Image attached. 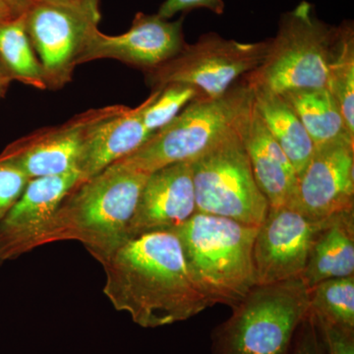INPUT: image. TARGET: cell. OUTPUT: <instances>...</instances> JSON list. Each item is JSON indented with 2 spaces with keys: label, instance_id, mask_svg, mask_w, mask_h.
Returning <instances> with one entry per match:
<instances>
[{
  "label": "cell",
  "instance_id": "obj_1",
  "mask_svg": "<svg viewBox=\"0 0 354 354\" xmlns=\"http://www.w3.org/2000/svg\"><path fill=\"white\" fill-rule=\"evenodd\" d=\"M95 260L106 274L104 295L140 327L183 322L212 306L191 277L174 232L127 239Z\"/></svg>",
  "mask_w": 354,
  "mask_h": 354
},
{
  "label": "cell",
  "instance_id": "obj_2",
  "mask_svg": "<svg viewBox=\"0 0 354 354\" xmlns=\"http://www.w3.org/2000/svg\"><path fill=\"white\" fill-rule=\"evenodd\" d=\"M147 174L113 162L67 193L36 248L53 242H81L97 259L127 241V230Z\"/></svg>",
  "mask_w": 354,
  "mask_h": 354
},
{
  "label": "cell",
  "instance_id": "obj_3",
  "mask_svg": "<svg viewBox=\"0 0 354 354\" xmlns=\"http://www.w3.org/2000/svg\"><path fill=\"white\" fill-rule=\"evenodd\" d=\"M258 227L196 213L174 230L191 277L212 305L234 307L256 286L253 246Z\"/></svg>",
  "mask_w": 354,
  "mask_h": 354
},
{
  "label": "cell",
  "instance_id": "obj_4",
  "mask_svg": "<svg viewBox=\"0 0 354 354\" xmlns=\"http://www.w3.org/2000/svg\"><path fill=\"white\" fill-rule=\"evenodd\" d=\"M252 102V88L243 77L225 94L190 102L138 150L115 162L149 176L167 165L194 162L241 127Z\"/></svg>",
  "mask_w": 354,
  "mask_h": 354
},
{
  "label": "cell",
  "instance_id": "obj_5",
  "mask_svg": "<svg viewBox=\"0 0 354 354\" xmlns=\"http://www.w3.org/2000/svg\"><path fill=\"white\" fill-rule=\"evenodd\" d=\"M310 312L301 278L255 286L212 335L211 354H290Z\"/></svg>",
  "mask_w": 354,
  "mask_h": 354
},
{
  "label": "cell",
  "instance_id": "obj_6",
  "mask_svg": "<svg viewBox=\"0 0 354 354\" xmlns=\"http://www.w3.org/2000/svg\"><path fill=\"white\" fill-rule=\"evenodd\" d=\"M337 32V26L319 19L313 4L304 0L281 14L264 60L245 76L247 82L278 94L326 88Z\"/></svg>",
  "mask_w": 354,
  "mask_h": 354
},
{
  "label": "cell",
  "instance_id": "obj_7",
  "mask_svg": "<svg viewBox=\"0 0 354 354\" xmlns=\"http://www.w3.org/2000/svg\"><path fill=\"white\" fill-rule=\"evenodd\" d=\"M243 123L192 162L196 209L197 213L258 227L265 220L270 205L254 178L242 139Z\"/></svg>",
  "mask_w": 354,
  "mask_h": 354
},
{
  "label": "cell",
  "instance_id": "obj_8",
  "mask_svg": "<svg viewBox=\"0 0 354 354\" xmlns=\"http://www.w3.org/2000/svg\"><path fill=\"white\" fill-rule=\"evenodd\" d=\"M268 48L269 39L239 43L216 32H207L196 43L186 44L169 62L145 72L146 83L153 91L167 84H188L199 88L206 97H218L258 68Z\"/></svg>",
  "mask_w": 354,
  "mask_h": 354
},
{
  "label": "cell",
  "instance_id": "obj_9",
  "mask_svg": "<svg viewBox=\"0 0 354 354\" xmlns=\"http://www.w3.org/2000/svg\"><path fill=\"white\" fill-rule=\"evenodd\" d=\"M26 31L36 51L46 88L59 90L74 70L100 19L67 7L36 1L24 14Z\"/></svg>",
  "mask_w": 354,
  "mask_h": 354
},
{
  "label": "cell",
  "instance_id": "obj_10",
  "mask_svg": "<svg viewBox=\"0 0 354 354\" xmlns=\"http://www.w3.org/2000/svg\"><path fill=\"white\" fill-rule=\"evenodd\" d=\"M125 108L115 104L90 109L64 124L41 128L9 144L0 153V160L20 169L30 180L74 171L90 132Z\"/></svg>",
  "mask_w": 354,
  "mask_h": 354
},
{
  "label": "cell",
  "instance_id": "obj_11",
  "mask_svg": "<svg viewBox=\"0 0 354 354\" xmlns=\"http://www.w3.org/2000/svg\"><path fill=\"white\" fill-rule=\"evenodd\" d=\"M288 207H270L253 246L256 286L301 278L312 244L325 225Z\"/></svg>",
  "mask_w": 354,
  "mask_h": 354
},
{
  "label": "cell",
  "instance_id": "obj_12",
  "mask_svg": "<svg viewBox=\"0 0 354 354\" xmlns=\"http://www.w3.org/2000/svg\"><path fill=\"white\" fill-rule=\"evenodd\" d=\"M184 16L169 21L158 14L138 12L124 34L109 36L95 29L80 64L97 59H115L145 72L157 68L180 53L185 46Z\"/></svg>",
  "mask_w": 354,
  "mask_h": 354
},
{
  "label": "cell",
  "instance_id": "obj_13",
  "mask_svg": "<svg viewBox=\"0 0 354 354\" xmlns=\"http://www.w3.org/2000/svg\"><path fill=\"white\" fill-rule=\"evenodd\" d=\"M288 208L316 221L354 208V141L315 148Z\"/></svg>",
  "mask_w": 354,
  "mask_h": 354
},
{
  "label": "cell",
  "instance_id": "obj_14",
  "mask_svg": "<svg viewBox=\"0 0 354 354\" xmlns=\"http://www.w3.org/2000/svg\"><path fill=\"white\" fill-rule=\"evenodd\" d=\"M197 213L192 162H176L147 177L127 230V239L174 232Z\"/></svg>",
  "mask_w": 354,
  "mask_h": 354
},
{
  "label": "cell",
  "instance_id": "obj_15",
  "mask_svg": "<svg viewBox=\"0 0 354 354\" xmlns=\"http://www.w3.org/2000/svg\"><path fill=\"white\" fill-rule=\"evenodd\" d=\"M77 169L31 179L0 223V268L36 249L37 241L58 206L77 183Z\"/></svg>",
  "mask_w": 354,
  "mask_h": 354
},
{
  "label": "cell",
  "instance_id": "obj_16",
  "mask_svg": "<svg viewBox=\"0 0 354 354\" xmlns=\"http://www.w3.org/2000/svg\"><path fill=\"white\" fill-rule=\"evenodd\" d=\"M254 178L270 207H290L297 188L290 160L266 127L254 104L241 129Z\"/></svg>",
  "mask_w": 354,
  "mask_h": 354
},
{
  "label": "cell",
  "instance_id": "obj_17",
  "mask_svg": "<svg viewBox=\"0 0 354 354\" xmlns=\"http://www.w3.org/2000/svg\"><path fill=\"white\" fill-rule=\"evenodd\" d=\"M147 102L148 100L135 109L127 106L121 113L100 122L90 132L76 165L79 183L131 155L152 136L142 120Z\"/></svg>",
  "mask_w": 354,
  "mask_h": 354
},
{
  "label": "cell",
  "instance_id": "obj_18",
  "mask_svg": "<svg viewBox=\"0 0 354 354\" xmlns=\"http://www.w3.org/2000/svg\"><path fill=\"white\" fill-rule=\"evenodd\" d=\"M354 274V209L330 216L312 244L302 281L308 290Z\"/></svg>",
  "mask_w": 354,
  "mask_h": 354
},
{
  "label": "cell",
  "instance_id": "obj_19",
  "mask_svg": "<svg viewBox=\"0 0 354 354\" xmlns=\"http://www.w3.org/2000/svg\"><path fill=\"white\" fill-rule=\"evenodd\" d=\"M251 88L260 118L290 160L298 178L313 156V142L297 113L281 95L262 86Z\"/></svg>",
  "mask_w": 354,
  "mask_h": 354
},
{
  "label": "cell",
  "instance_id": "obj_20",
  "mask_svg": "<svg viewBox=\"0 0 354 354\" xmlns=\"http://www.w3.org/2000/svg\"><path fill=\"white\" fill-rule=\"evenodd\" d=\"M279 95L297 113L314 148L342 140L354 141V135L327 88H297Z\"/></svg>",
  "mask_w": 354,
  "mask_h": 354
},
{
  "label": "cell",
  "instance_id": "obj_21",
  "mask_svg": "<svg viewBox=\"0 0 354 354\" xmlns=\"http://www.w3.org/2000/svg\"><path fill=\"white\" fill-rule=\"evenodd\" d=\"M0 59L13 80L46 90L43 68L26 31L24 15L0 26Z\"/></svg>",
  "mask_w": 354,
  "mask_h": 354
},
{
  "label": "cell",
  "instance_id": "obj_22",
  "mask_svg": "<svg viewBox=\"0 0 354 354\" xmlns=\"http://www.w3.org/2000/svg\"><path fill=\"white\" fill-rule=\"evenodd\" d=\"M326 88L334 97L349 131L354 135V26L344 20L337 26Z\"/></svg>",
  "mask_w": 354,
  "mask_h": 354
},
{
  "label": "cell",
  "instance_id": "obj_23",
  "mask_svg": "<svg viewBox=\"0 0 354 354\" xmlns=\"http://www.w3.org/2000/svg\"><path fill=\"white\" fill-rule=\"evenodd\" d=\"M309 300L317 318L354 329V274L321 281L310 288Z\"/></svg>",
  "mask_w": 354,
  "mask_h": 354
},
{
  "label": "cell",
  "instance_id": "obj_24",
  "mask_svg": "<svg viewBox=\"0 0 354 354\" xmlns=\"http://www.w3.org/2000/svg\"><path fill=\"white\" fill-rule=\"evenodd\" d=\"M206 97L199 88L183 83L167 84L153 91L142 113L144 127L151 134L169 124L190 102Z\"/></svg>",
  "mask_w": 354,
  "mask_h": 354
},
{
  "label": "cell",
  "instance_id": "obj_25",
  "mask_svg": "<svg viewBox=\"0 0 354 354\" xmlns=\"http://www.w3.org/2000/svg\"><path fill=\"white\" fill-rule=\"evenodd\" d=\"M29 181L20 169L0 160V223L18 201Z\"/></svg>",
  "mask_w": 354,
  "mask_h": 354
},
{
  "label": "cell",
  "instance_id": "obj_26",
  "mask_svg": "<svg viewBox=\"0 0 354 354\" xmlns=\"http://www.w3.org/2000/svg\"><path fill=\"white\" fill-rule=\"evenodd\" d=\"M315 320L328 354H354V329L317 317Z\"/></svg>",
  "mask_w": 354,
  "mask_h": 354
},
{
  "label": "cell",
  "instance_id": "obj_27",
  "mask_svg": "<svg viewBox=\"0 0 354 354\" xmlns=\"http://www.w3.org/2000/svg\"><path fill=\"white\" fill-rule=\"evenodd\" d=\"M290 354H326L320 330L311 311L300 324L291 344Z\"/></svg>",
  "mask_w": 354,
  "mask_h": 354
},
{
  "label": "cell",
  "instance_id": "obj_28",
  "mask_svg": "<svg viewBox=\"0 0 354 354\" xmlns=\"http://www.w3.org/2000/svg\"><path fill=\"white\" fill-rule=\"evenodd\" d=\"M194 9H207L221 15L225 12V4L223 0H165L157 14L169 20L177 13H187Z\"/></svg>",
  "mask_w": 354,
  "mask_h": 354
},
{
  "label": "cell",
  "instance_id": "obj_29",
  "mask_svg": "<svg viewBox=\"0 0 354 354\" xmlns=\"http://www.w3.org/2000/svg\"><path fill=\"white\" fill-rule=\"evenodd\" d=\"M36 1L67 7V8L88 14L97 19H101L100 0H36Z\"/></svg>",
  "mask_w": 354,
  "mask_h": 354
},
{
  "label": "cell",
  "instance_id": "obj_30",
  "mask_svg": "<svg viewBox=\"0 0 354 354\" xmlns=\"http://www.w3.org/2000/svg\"><path fill=\"white\" fill-rule=\"evenodd\" d=\"M16 16L24 15L36 0H4Z\"/></svg>",
  "mask_w": 354,
  "mask_h": 354
},
{
  "label": "cell",
  "instance_id": "obj_31",
  "mask_svg": "<svg viewBox=\"0 0 354 354\" xmlns=\"http://www.w3.org/2000/svg\"><path fill=\"white\" fill-rule=\"evenodd\" d=\"M12 81V77L10 76L6 67L4 66L3 62L0 59V99L6 95Z\"/></svg>",
  "mask_w": 354,
  "mask_h": 354
},
{
  "label": "cell",
  "instance_id": "obj_32",
  "mask_svg": "<svg viewBox=\"0 0 354 354\" xmlns=\"http://www.w3.org/2000/svg\"><path fill=\"white\" fill-rule=\"evenodd\" d=\"M17 17L4 0H0V26ZM19 17V16H18Z\"/></svg>",
  "mask_w": 354,
  "mask_h": 354
}]
</instances>
